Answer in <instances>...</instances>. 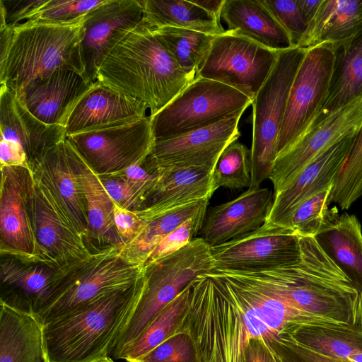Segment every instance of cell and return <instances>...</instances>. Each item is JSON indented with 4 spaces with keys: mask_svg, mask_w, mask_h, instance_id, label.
<instances>
[{
    "mask_svg": "<svg viewBox=\"0 0 362 362\" xmlns=\"http://www.w3.org/2000/svg\"><path fill=\"white\" fill-rule=\"evenodd\" d=\"M293 324L304 322L260 279L214 271L192 281L189 309L177 332L190 334L201 362H243L250 339L278 337Z\"/></svg>",
    "mask_w": 362,
    "mask_h": 362,
    "instance_id": "cell-1",
    "label": "cell"
},
{
    "mask_svg": "<svg viewBox=\"0 0 362 362\" xmlns=\"http://www.w3.org/2000/svg\"><path fill=\"white\" fill-rule=\"evenodd\" d=\"M300 259L248 272L267 284L304 323L360 326V293L313 236L299 235Z\"/></svg>",
    "mask_w": 362,
    "mask_h": 362,
    "instance_id": "cell-2",
    "label": "cell"
},
{
    "mask_svg": "<svg viewBox=\"0 0 362 362\" xmlns=\"http://www.w3.org/2000/svg\"><path fill=\"white\" fill-rule=\"evenodd\" d=\"M183 70L142 21L112 50L98 71V81L144 103L153 116L196 78Z\"/></svg>",
    "mask_w": 362,
    "mask_h": 362,
    "instance_id": "cell-3",
    "label": "cell"
},
{
    "mask_svg": "<svg viewBox=\"0 0 362 362\" xmlns=\"http://www.w3.org/2000/svg\"><path fill=\"white\" fill-rule=\"evenodd\" d=\"M144 285L145 276L44 323L48 361L97 362L109 357Z\"/></svg>",
    "mask_w": 362,
    "mask_h": 362,
    "instance_id": "cell-4",
    "label": "cell"
},
{
    "mask_svg": "<svg viewBox=\"0 0 362 362\" xmlns=\"http://www.w3.org/2000/svg\"><path fill=\"white\" fill-rule=\"evenodd\" d=\"M83 19L65 25L26 21L14 26L9 52L0 67V84L18 91L30 81L60 69L83 76Z\"/></svg>",
    "mask_w": 362,
    "mask_h": 362,
    "instance_id": "cell-5",
    "label": "cell"
},
{
    "mask_svg": "<svg viewBox=\"0 0 362 362\" xmlns=\"http://www.w3.org/2000/svg\"><path fill=\"white\" fill-rule=\"evenodd\" d=\"M145 285L110 354L119 359L124 349L157 315L199 276L214 271L211 247L201 237L144 265Z\"/></svg>",
    "mask_w": 362,
    "mask_h": 362,
    "instance_id": "cell-6",
    "label": "cell"
},
{
    "mask_svg": "<svg viewBox=\"0 0 362 362\" xmlns=\"http://www.w3.org/2000/svg\"><path fill=\"white\" fill-rule=\"evenodd\" d=\"M121 246L97 250L88 258L67 267L37 315L42 324L103 294L138 282L144 276V265L123 257Z\"/></svg>",
    "mask_w": 362,
    "mask_h": 362,
    "instance_id": "cell-7",
    "label": "cell"
},
{
    "mask_svg": "<svg viewBox=\"0 0 362 362\" xmlns=\"http://www.w3.org/2000/svg\"><path fill=\"white\" fill-rule=\"evenodd\" d=\"M305 52L298 47L279 52L269 76L252 100L250 188L259 187L271 174L288 93Z\"/></svg>",
    "mask_w": 362,
    "mask_h": 362,
    "instance_id": "cell-8",
    "label": "cell"
},
{
    "mask_svg": "<svg viewBox=\"0 0 362 362\" xmlns=\"http://www.w3.org/2000/svg\"><path fill=\"white\" fill-rule=\"evenodd\" d=\"M252 100L237 89L196 77L180 94L151 117L154 141L215 124L245 111Z\"/></svg>",
    "mask_w": 362,
    "mask_h": 362,
    "instance_id": "cell-9",
    "label": "cell"
},
{
    "mask_svg": "<svg viewBox=\"0 0 362 362\" xmlns=\"http://www.w3.org/2000/svg\"><path fill=\"white\" fill-rule=\"evenodd\" d=\"M278 53L226 30L214 36L196 77L230 86L253 100L269 76Z\"/></svg>",
    "mask_w": 362,
    "mask_h": 362,
    "instance_id": "cell-10",
    "label": "cell"
},
{
    "mask_svg": "<svg viewBox=\"0 0 362 362\" xmlns=\"http://www.w3.org/2000/svg\"><path fill=\"white\" fill-rule=\"evenodd\" d=\"M335 59L336 51L331 45L306 49L288 93L277 156L293 143L320 112L329 94Z\"/></svg>",
    "mask_w": 362,
    "mask_h": 362,
    "instance_id": "cell-11",
    "label": "cell"
},
{
    "mask_svg": "<svg viewBox=\"0 0 362 362\" xmlns=\"http://www.w3.org/2000/svg\"><path fill=\"white\" fill-rule=\"evenodd\" d=\"M66 139L99 176L113 175L142 163L154 144L151 117L77 134Z\"/></svg>",
    "mask_w": 362,
    "mask_h": 362,
    "instance_id": "cell-12",
    "label": "cell"
},
{
    "mask_svg": "<svg viewBox=\"0 0 362 362\" xmlns=\"http://www.w3.org/2000/svg\"><path fill=\"white\" fill-rule=\"evenodd\" d=\"M0 169L1 255L43 262L35 231L32 170L23 167Z\"/></svg>",
    "mask_w": 362,
    "mask_h": 362,
    "instance_id": "cell-13",
    "label": "cell"
},
{
    "mask_svg": "<svg viewBox=\"0 0 362 362\" xmlns=\"http://www.w3.org/2000/svg\"><path fill=\"white\" fill-rule=\"evenodd\" d=\"M214 271L256 272L288 266L301 258L299 235L265 222L239 238L211 247Z\"/></svg>",
    "mask_w": 362,
    "mask_h": 362,
    "instance_id": "cell-14",
    "label": "cell"
},
{
    "mask_svg": "<svg viewBox=\"0 0 362 362\" xmlns=\"http://www.w3.org/2000/svg\"><path fill=\"white\" fill-rule=\"evenodd\" d=\"M362 127V98L310 122L293 143L276 156L269 179L274 194L322 152Z\"/></svg>",
    "mask_w": 362,
    "mask_h": 362,
    "instance_id": "cell-15",
    "label": "cell"
},
{
    "mask_svg": "<svg viewBox=\"0 0 362 362\" xmlns=\"http://www.w3.org/2000/svg\"><path fill=\"white\" fill-rule=\"evenodd\" d=\"M244 112L209 127L154 141L146 158L147 165L157 170L190 167L214 170L224 149L240 137L238 124Z\"/></svg>",
    "mask_w": 362,
    "mask_h": 362,
    "instance_id": "cell-16",
    "label": "cell"
},
{
    "mask_svg": "<svg viewBox=\"0 0 362 362\" xmlns=\"http://www.w3.org/2000/svg\"><path fill=\"white\" fill-rule=\"evenodd\" d=\"M143 16L141 0H105L83 16L81 54L88 81H98L100 66Z\"/></svg>",
    "mask_w": 362,
    "mask_h": 362,
    "instance_id": "cell-17",
    "label": "cell"
},
{
    "mask_svg": "<svg viewBox=\"0 0 362 362\" xmlns=\"http://www.w3.org/2000/svg\"><path fill=\"white\" fill-rule=\"evenodd\" d=\"M34 220L43 262L65 269L92 254L84 236L75 228L50 191L36 179Z\"/></svg>",
    "mask_w": 362,
    "mask_h": 362,
    "instance_id": "cell-18",
    "label": "cell"
},
{
    "mask_svg": "<svg viewBox=\"0 0 362 362\" xmlns=\"http://www.w3.org/2000/svg\"><path fill=\"white\" fill-rule=\"evenodd\" d=\"M93 83L79 73L60 69L30 81L16 92L37 119L65 127L71 112Z\"/></svg>",
    "mask_w": 362,
    "mask_h": 362,
    "instance_id": "cell-19",
    "label": "cell"
},
{
    "mask_svg": "<svg viewBox=\"0 0 362 362\" xmlns=\"http://www.w3.org/2000/svg\"><path fill=\"white\" fill-rule=\"evenodd\" d=\"M73 147L65 139L30 164L35 179L45 185L88 243V221L83 193L75 170Z\"/></svg>",
    "mask_w": 362,
    "mask_h": 362,
    "instance_id": "cell-20",
    "label": "cell"
},
{
    "mask_svg": "<svg viewBox=\"0 0 362 362\" xmlns=\"http://www.w3.org/2000/svg\"><path fill=\"white\" fill-rule=\"evenodd\" d=\"M274 196L267 187L248 188L235 199L214 206L205 217L201 238L212 247L258 229L268 218Z\"/></svg>",
    "mask_w": 362,
    "mask_h": 362,
    "instance_id": "cell-21",
    "label": "cell"
},
{
    "mask_svg": "<svg viewBox=\"0 0 362 362\" xmlns=\"http://www.w3.org/2000/svg\"><path fill=\"white\" fill-rule=\"evenodd\" d=\"M355 136L345 138L322 152L275 193L267 222L280 224L303 201L332 187L349 157Z\"/></svg>",
    "mask_w": 362,
    "mask_h": 362,
    "instance_id": "cell-22",
    "label": "cell"
},
{
    "mask_svg": "<svg viewBox=\"0 0 362 362\" xmlns=\"http://www.w3.org/2000/svg\"><path fill=\"white\" fill-rule=\"evenodd\" d=\"M0 301L37 315L64 275L61 269L45 262L1 256Z\"/></svg>",
    "mask_w": 362,
    "mask_h": 362,
    "instance_id": "cell-23",
    "label": "cell"
},
{
    "mask_svg": "<svg viewBox=\"0 0 362 362\" xmlns=\"http://www.w3.org/2000/svg\"><path fill=\"white\" fill-rule=\"evenodd\" d=\"M147 109L144 103L97 81L71 112L66 137L144 118Z\"/></svg>",
    "mask_w": 362,
    "mask_h": 362,
    "instance_id": "cell-24",
    "label": "cell"
},
{
    "mask_svg": "<svg viewBox=\"0 0 362 362\" xmlns=\"http://www.w3.org/2000/svg\"><path fill=\"white\" fill-rule=\"evenodd\" d=\"M159 177L141 209L134 212L148 222L187 204L209 200L214 193L213 170L190 167L160 170Z\"/></svg>",
    "mask_w": 362,
    "mask_h": 362,
    "instance_id": "cell-25",
    "label": "cell"
},
{
    "mask_svg": "<svg viewBox=\"0 0 362 362\" xmlns=\"http://www.w3.org/2000/svg\"><path fill=\"white\" fill-rule=\"evenodd\" d=\"M0 130L1 139L13 140L22 146L30 165L66 139L64 127L47 124L37 119L26 109L16 92L4 84L0 88Z\"/></svg>",
    "mask_w": 362,
    "mask_h": 362,
    "instance_id": "cell-26",
    "label": "cell"
},
{
    "mask_svg": "<svg viewBox=\"0 0 362 362\" xmlns=\"http://www.w3.org/2000/svg\"><path fill=\"white\" fill-rule=\"evenodd\" d=\"M330 259L362 293V230L354 214L329 209L324 224L313 236Z\"/></svg>",
    "mask_w": 362,
    "mask_h": 362,
    "instance_id": "cell-27",
    "label": "cell"
},
{
    "mask_svg": "<svg viewBox=\"0 0 362 362\" xmlns=\"http://www.w3.org/2000/svg\"><path fill=\"white\" fill-rule=\"evenodd\" d=\"M362 32V0H322L296 47L331 45L336 51Z\"/></svg>",
    "mask_w": 362,
    "mask_h": 362,
    "instance_id": "cell-28",
    "label": "cell"
},
{
    "mask_svg": "<svg viewBox=\"0 0 362 362\" xmlns=\"http://www.w3.org/2000/svg\"><path fill=\"white\" fill-rule=\"evenodd\" d=\"M35 314L0 301V362H49Z\"/></svg>",
    "mask_w": 362,
    "mask_h": 362,
    "instance_id": "cell-29",
    "label": "cell"
},
{
    "mask_svg": "<svg viewBox=\"0 0 362 362\" xmlns=\"http://www.w3.org/2000/svg\"><path fill=\"white\" fill-rule=\"evenodd\" d=\"M221 18L227 30L276 52L295 47L262 0H225Z\"/></svg>",
    "mask_w": 362,
    "mask_h": 362,
    "instance_id": "cell-30",
    "label": "cell"
},
{
    "mask_svg": "<svg viewBox=\"0 0 362 362\" xmlns=\"http://www.w3.org/2000/svg\"><path fill=\"white\" fill-rule=\"evenodd\" d=\"M73 147V146H72ZM75 170L83 193L88 221V243L98 250L123 244L114 221V203L106 192L99 175L73 147Z\"/></svg>",
    "mask_w": 362,
    "mask_h": 362,
    "instance_id": "cell-31",
    "label": "cell"
},
{
    "mask_svg": "<svg viewBox=\"0 0 362 362\" xmlns=\"http://www.w3.org/2000/svg\"><path fill=\"white\" fill-rule=\"evenodd\" d=\"M280 336L342 362H362V327L293 324Z\"/></svg>",
    "mask_w": 362,
    "mask_h": 362,
    "instance_id": "cell-32",
    "label": "cell"
},
{
    "mask_svg": "<svg viewBox=\"0 0 362 362\" xmlns=\"http://www.w3.org/2000/svg\"><path fill=\"white\" fill-rule=\"evenodd\" d=\"M359 98H362V32L336 50L329 94L313 121Z\"/></svg>",
    "mask_w": 362,
    "mask_h": 362,
    "instance_id": "cell-33",
    "label": "cell"
},
{
    "mask_svg": "<svg viewBox=\"0 0 362 362\" xmlns=\"http://www.w3.org/2000/svg\"><path fill=\"white\" fill-rule=\"evenodd\" d=\"M144 8L142 22L153 28L174 27L218 35L226 31L221 21L185 0H141Z\"/></svg>",
    "mask_w": 362,
    "mask_h": 362,
    "instance_id": "cell-34",
    "label": "cell"
},
{
    "mask_svg": "<svg viewBox=\"0 0 362 362\" xmlns=\"http://www.w3.org/2000/svg\"><path fill=\"white\" fill-rule=\"evenodd\" d=\"M208 204L209 200L191 202L146 222L135 239L122 245V256L129 262L144 265L158 245L169 233L189 218L206 211Z\"/></svg>",
    "mask_w": 362,
    "mask_h": 362,
    "instance_id": "cell-35",
    "label": "cell"
},
{
    "mask_svg": "<svg viewBox=\"0 0 362 362\" xmlns=\"http://www.w3.org/2000/svg\"><path fill=\"white\" fill-rule=\"evenodd\" d=\"M192 293V282L157 315L143 332L124 349L119 359L136 362L177 332L188 313Z\"/></svg>",
    "mask_w": 362,
    "mask_h": 362,
    "instance_id": "cell-36",
    "label": "cell"
},
{
    "mask_svg": "<svg viewBox=\"0 0 362 362\" xmlns=\"http://www.w3.org/2000/svg\"><path fill=\"white\" fill-rule=\"evenodd\" d=\"M153 29L179 66L185 71L196 74L216 36L180 28Z\"/></svg>",
    "mask_w": 362,
    "mask_h": 362,
    "instance_id": "cell-37",
    "label": "cell"
},
{
    "mask_svg": "<svg viewBox=\"0 0 362 362\" xmlns=\"http://www.w3.org/2000/svg\"><path fill=\"white\" fill-rule=\"evenodd\" d=\"M251 185L250 151L235 141L222 152L213 170V186L240 190Z\"/></svg>",
    "mask_w": 362,
    "mask_h": 362,
    "instance_id": "cell-38",
    "label": "cell"
},
{
    "mask_svg": "<svg viewBox=\"0 0 362 362\" xmlns=\"http://www.w3.org/2000/svg\"><path fill=\"white\" fill-rule=\"evenodd\" d=\"M362 197V127L356 135L349 157L330 190L331 202L346 210Z\"/></svg>",
    "mask_w": 362,
    "mask_h": 362,
    "instance_id": "cell-39",
    "label": "cell"
},
{
    "mask_svg": "<svg viewBox=\"0 0 362 362\" xmlns=\"http://www.w3.org/2000/svg\"><path fill=\"white\" fill-rule=\"evenodd\" d=\"M331 188L325 189L303 201L278 225L293 230L298 235H316L322 227L329 210Z\"/></svg>",
    "mask_w": 362,
    "mask_h": 362,
    "instance_id": "cell-40",
    "label": "cell"
},
{
    "mask_svg": "<svg viewBox=\"0 0 362 362\" xmlns=\"http://www.w3.org/2000/svg\"><path fill=\"white\" fill-rule=\"evenodd\" d=\"M105 0H48L28 22L56 25H71ZM26 22V21H25Z\"/></svg>",
    "mask_w": 362,
    "mask_h": 362,
    "instance_id": "cell-41",
    "label": "cell"
},
{
    "mask_svg": "<svg viewBox=\"0 0 362 362\" xmlns=\"http://www.w3.org/2000/svg\"><path fill=\"white\" fill-rule=\"evenodd\" d=\"M136 362H201L195 343L186 332H177Z\"/></svg>",
    "mask_w": 362,
    "mask_h": 362,
    "instance_id": "cell-42",
    "label": "cell"
},
{
    "mask_svg": "<svg viewBox=\"0 0 362 362\" xmlns=\"http://www.w3.org/2000/svg\"><path fill=\"white\" fill-rule=\"evenodd\" d=\"M206 216V211H203L189 218L169 233L158 245L145 264L172 254L189 243L201 230Z\"/></svg>",
    "mask_w": 362,
    "mask_h": 362,
    "instance_id": "cell-43",
    "label": "cell"
},
{
    "mask_svg": "<svg viewBox=\"0 0 362 362\" xmlns=\"http://www.w3.org/2000/svg\"><path fill=\"white\" fill-rule=\"evenodd\" d=\"M296 47L307 29L297 0H262Z\"/></svg>",
    "mask_w": 362,
    "mask_h": 362,
    "instance_id": "cell-44",
    "label": "cell"
},
{
    "mask_svg": "<svg viewBox=\"0 0 362 362\" xmlns=\"http://www.w3.org/2000/svg\"><path fill=\"white\" fill-rule=\"evenodd\" d=\"M113 203L132 211L142 209L146 193L135 184L118 176H100Z\"/></svg>",
    "mask_w": 362,
    "mask_h": 362,
    "instance_id": "cell-45",
    "label": "cell"
},
{
    "mask_svg": "<svg viewBox=\"0 0 362 362\" xmlns=\"http://www.w3.org/2000/svg\"><path fill=\"white\" fill-rule=\"evenodd\" d=\"M269 342L283 362H342L300 344L285 336Z\"/></svg>",
    "mask_w": 362,
    "mask_h": 362,
    "instance_id": "cell-46",
    "label": "cell"
},
{
    "mask_svg": "<svg viewBox=\"0 0 362 362\" xmlns=\"http://www.w3.org/2000/svg\"><path fill=\"white\" fill-rule=\"evenodd\" d=\"M48 0H0V26L28 21Z\"/></svg>",
    "mask_w": 362,
    "mask_h": 362,
    "instance_id": "cell-47",
    "label": "cell"
},
{
    "mask_svg": "<svg viewBox=\"0 0 362 362\" xmlns=\"http://www.w3.org/2000/svg\"><path fill=\"white\" fill-rule=\"evenodd\" d=\"M114 221L117 232L123 244L135 239L146 224V222L134 211L123 209L115 203Z\"/></svg>",
    "mask_w": 362,
    "mask_h": 362,
    "instance_id": "cell-48",
    "label": "cell"
},
{
    "mask_svg": "<svg viewBox=\"0 0 362 362\" xmlns=\"http://www.w3.org/2000/svg\"><path fill=\"white\" fill-rule=\"evenodd\" d=\"M243 362H283L272 346L269 339L255 337L250 340L245 351Z\"/></svg>",
    "mask_w": 362,
    "mask_h": 362,
    "instance_id": "cell-49",
    "label": "cell"
},
{
    "mask_svg": "<svg viewBox=\"0 0 362 362\" xmlns=\"http://www.w3.org/2000/svg\"><path fill=\"white\" fill-rule=\"evenodd\" d=\"M23 167L31 170L22 146L13 140L1 139L0 168Z\"/></svg>",
    "mask_w": 362,
    "mask_h": 362,
    "instance_id": "cell-50",
    "label": "cell"
},
{
    "mask_svg": "<svg viewBox=\"0 0 362 362\" xmlns=\"http://www.w3.org/2000/svg\"><path fill=\"white\" fill-rule=\"evenodd\" d=\"M14 35V26L8 25L0 26V67L6 59Z\"/></svg>",
    "mask_w": 362,
    "mask_h": 362,
    "instance_id": "cell-51",
    "label": "cell"
},
{
    "mask_svg": "<svg viewBox=\"0 0 362 362\" xmlns=\"http://www.w3.org/2000/svg\"><path fill=\"white\" fill-rule=\"evenodd\" d=\"M321 1L322 0H297L301 15L307 25H309L315 16Z\"/></svg>",
    "mask_w": 362,
    "mask_h": 362,
    "instance_id": "cell-52",
    "label": "cell"
},
{
    "mask_svg": "<svg viewBox=\"0 0 362 362\" xmlns=\"http://www.w3.org/2000/svg\"><path fill=\"white\" fill-rule=\"evenodd\" d=\"M192 1L221 21L225 0H192Z\"/></svg>",
    "mask_w": 362,
    "mask_h": 362,
    "instance_id": "cell-53",
    "label": "cell"
},
{
    "mask_svg": "<svg viewBox=\"0 0 362 362\" xmlns=\"http://www.w3.org/2000/svg\"><path fill=\"white\" fill-rule=\"evenodd\" d=\"M360 326L362 327V293H360Z\"/></svg>",
    "mask_w": 362,
    "mask_h": 362,
    "instance_id": "cell-54",
    "label": "cell"
},
{
    "mask_svg": "<svg viewBox=\"0 0 362 362\" xmlns=\"http://www.w3.org/2000/svg\"><path fill=\"white\" fill-rule=\"evenodd\" d=\"M97 362H115V361H113V359L112 358L107 357V358L102 359L100 361H98Z\"/></svg>",
    "mask_w": 362,
    "mask_h": 362,
    "instance_id": "cell-55",
    "label": "cell"
}]
</instances>
